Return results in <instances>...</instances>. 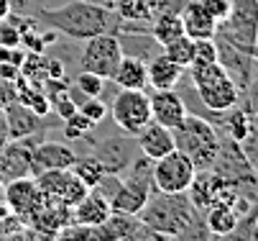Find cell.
Wrapping results in <instances>:
<instances>
[{"label": "cell", "mask_w": 258, "mask_h": 241, "mask_svg": "<svg viewBox=\"0 0 258 241\" xmlns=\"http://www.w3.org/2000/svg\"><path fill=\"white\" fill-rule=\"evenodd\" d=\"M72 172L87 185V187H97L100 185V180L107 175V172L102 169V164L95 159V154H90V157H77V162H75V167H72Z\"/></svg>", "instance_id": "cell-27"}, {"label": "cell", "mask_w": 258, "mask_h": 241, "mask_svg": "<svg viewBox=\"0 0 258 241\" xmlns=\"http://www.w3.org/2000/svg\"><path fill=\"white\" fill-rule=\"evenodd\" d=\"M113 208H110V198L97 190V187H90L87 195L75 205V211H72V223H87V226H97L102 221L110 218Z\"/></svg>", "instance_id": "cell-18"}, {"label": "cell", "mask_w": 258, "mask_h": 241, "mask_svg": "<svg viewBox=\"0 0 258 241\" xmlns=\"http://www.w3.org/2000/svg\"><path fill=\"white\" fill-rule=\"evenodd\" d=\"M151 167L154 162L149 157H136L131 162V175L125 180L118 182L115 192L110 195V208L115 213H125V216H138L141 208L149 198L154 195V177H151Z\"/></svg>", "instance_id": "cell-5"}, {"label": "cell", "mask_w": 258, "mask_h": 241, "mask_svg": "<svg viewBox=\"0 0 258 241\" xmlns=\"http://www.w3.org/2000/svg\"><path fill=\"white\" fill-rule=\"evenodd\" d=\"M215 36L253 54L258 46V0H230V13L217 23Z\"/></svg>", "instance_id": "cell-6"}, {"label": "cell", "mask_w": 258, "mask_h": 241, "mask_svg": "<svg viewBox=\"0 0 258 241\" xmlns=\"http://www.w3.org/2000/svg\"><path fill=\"white\" fill-rule=\"evenodd\" d=\"M174 147L189 157L197 169H210L220 152V133L205 116L187 113V118L174 128Z\"/></svg>", "instance_id": "cell-4"}, {"label": "cell", "mask_w": 258, "mask_h": 241, "mask_svg": "<svg viewBox=\"0 0 258 241\" xmlns=\"http://www.w3.org/2000/svg\"><path fill=\"white\" fill-rule=\"evenodd\" d=\"M161 52L171 59V62H176L179 67H187L195 62V39H189L187 33H181L179 39H174V41H169L166 46H161Z\"/></svg>", "instance_id": "cell-26"}, {"label": "cell", "mask_w": 258, "mask_h": 241, "mask_svg": "<svg viewBox=\"0 0 258 241\" xmlns=\"http://www.w3.org/2000/svg\"><path fill=\"white\" fill-rule=\"evenodd\" d=\"M11 13H13V3H11V0H0V21L8 18Z\"/></svg>", "instance_id": "cell-39"}, {"label": "cell", "mask_w": 258, "mask_h": 241, "mask_svg": "<svg viewBox=\"0 0 258 241\" xmlns=\"http://www.w3.org/2000/svg\"><path fill=\"white\" fill-rule=\"evenodd\" d=\"M149 103H151V121H156V123H161L171 131L189 113L187 100H184L174 87L171 90H156L154 95H149Z\"/></svg>", "instance_id": "cell-15"}, {"label": "cell", "mask_w": 258, "mask_h": 241, "mask_svg": "<svg viewBox=\"0 0 258 241\" xmlns=\"http://www.w3.org/2000/svg\"><path fill=\"white\" fill-rule=\"evenodd\" d=\"M3 200L21 221H31L36 216V211L44 205V192L39 190L33 177H21V180H13L6 185Z\"/></svg>", "instance_id": "cell-12"}, {"label": "cell", "mask_w": 258, "mask_h": 241, "mask_svg": "<svg viewBox=\"0 0 258 241\" xmlns=\"http://www.w3.org/2000/svg\"><path fill=\"white\" fill-rule=\"evenodd\" d=\"M123 59V46L115 33H97L85 41V52L80 57V70L95 72L102 80H113L118 64Z\"/></svg>", "instance_id": "cell-7"}, {"label": "cell", "mask_w": 258, "mask_h": 241, "mask_svg": "<svg viewBox=\"0 0 258 241\" xmlns=\"http://www.w3.org/2000/svg\"><path fill=\"white\" fill-rule=\"evenodd\" d=\"M113 82L120 90H146L149 85V70H146V59L123 54L118 70L113 75Z\"/></svg>", "instance_id": "cell-23"}, {"label": "cell", "mask_w": 258, "mask_h": 241, "mask_svg": "<svg viewBox=\"0 0 258 241\" xmlns=\"http://www.w3.org/2000/svg\"><path fill=\"white\" fill-rule=\"evenodd\" d=\"M6 126H8V139H26L33 136L41 128V116H36L31 108H26L23 103H11L8 108H3Z\"/></svg>", "instance_id": "cell-22"}, {"label": "cell", "mask_w": 258, "mask_h": 241, "mask_svg": "<svg viewBox=\"0 0 258 241\" xmlns=\"http://www.w3.org/2000/svg\"><path fill=\"white\" fill-rule=\"evenodd\" d=\"M3 192H6V187H3V182H0V200H3Z\"/></svg>", "instance_id": "cell-41"}, {"label": "cell", "mask_w": 258, "mask_h": 241, "mask_svg": "<svg viewBox=\"0 0 258 241\" xmlns=\"http://www.w3.org/2000/svg\"><path fill=\"white\" fill-rule=\"evenodd\" d=\"M133 136H113V139H105L95 147V159L102 164V169L107 175H123L131 167L133 157Z\"/></svg>", "instance_id": "cell-14"}, {"label": "cell", "mask_w": 258, "mask_h": 241, "mask_svg": "<svg viewBox=\"0 0 258 241\" xmlns=\"http://www.w3.org/2000/svg\"><path fill=\"white\" fill-rule=\"evenodd\" d=\"M92 128H95V123H92L87 116H82V113L77 111L75 116H69V118H67L64 136H67V139H85V136L92 133Z\"/></svg>", "instance_id": "cell-30"}, {"label": "cell", "mask_w": 258, "mask_h": 241, "mask_svg": "<svg viewBox=\"0 0 258 241\" xmlns=\"http://www.w3.org/2000/svg\"><path fill=\"white\" fill-rule=\"evenodd\" d=\"M75 162H77V154L67 144L41 141L33 147V154H31V177L41 175V172H49V169H72Z\"/></svg>", "instance_id": "cell-16"}, {"label": "cell", "mask_w": 258, "mask_h": 241, "mask_svg": "<svg viewBox=\"0 0 258 241\" xmlns=\"http://www.w3.org/2000/svg\"><path fill=\"white\" fill-rule=\"evenodd\" d=\"M195 175H197V167L189 162V157H184L176 149L169 152L166 157L156 159L151 167L154 190H159V192H187Z\"/></svg>", "instance_id": "cell-9"}, {"label": "cell", "mask_w": 258, "mask_h": 241, "mask_svg": "<svg viewBox=\"0 0 258 241\" xmlns=\"http://www.w3.org/2000/svg\"><path fill=\"white\" fill-rule=\"evenodd\" d=\"M33 180L39 185V190L44 192V198L59 200V203L69 205V208H75L90 190L72 169H49V172L36 175Z\"/></svg>", "instance_id": "cell-10"}, {"label": "cell", "mask_w": 258, "mask_h": 241, "mask_svg": "<svg viewBox=\"0 0 258 241\" xmlns=\"http://www.w3.org/2000/svg\"><path fill=\"white\" fill-rule=\"evenodd\" d=\"M146 3H149L151 18H156L161 13H181L189 0H146Z\"/></svg>", "instance_id": "cell-34"}, {"label": "cell", "mask_w": 258, "mask_h": 241, "mask_svg": "<svg viewBox=\"0 0 258 241\" xmlns=\"http://www.w3.org/2000/svg\"><path fill=\"white\" fill-rule=\"evenodd\" d=\"M44 72H46V82H59L67 77V70H64V64L54 57H44Z\"/></svg>", "instance_id": "cell-38"}, {"label": "cell", "mask_w": 258, "mask_h": 241, "mask_svg": "<svg viewBox=\"0 0 258 241\" xmlns=\"http://www.w3.org/2000/svg\"><path fill=\"white\" fill-rule=\"evenodd\" d=\"M0 46H21V28L13 16L0 21Z\"/></svg>", "instance_id": "cell-33"}, {"label": "cell", "mask_w": 258, "mask_h": 241, "mask_svg": "<svg viewBox=\"0 0 258 241\" xmlns=\"http://www.w3.org/2000/svg\"><path fill=\"white\" fill-rule=\"evenodd\" d=\"M189 77L195 95L202 100V106L212 113H228L238 106L240 90L230 80V75L223 70L220 62H192Z\"/></svg>", "instance_id": "cell-3"}, {"label": "cell", "mask_w": 258, "mask_h": 241, "mask_svg": "<svg viewBox=\"0 0 258 241\" xmlns=\"http://www.w3.org/2000/svg\"><path fill=\"white\" fill-rule=\"evenodd\" d=\"M136 147H138V152L143 157H149L151 162H156V159H161V157H166L169 152L176 149L174 147V131L161 126V123H156V121H149L141 128V133L136 136Z\"/></svg>", "instance_id": "cell-17"}, {"label": "cell", "mask_w": 258, "mask_h": 241, "mask_svg": "<svg viewBox=\"0 0 258 241\" xmlns=\"http://www.w3.org/2000/svg\"><path fill=\"white\" fill-rule=\"evenodd\" d=\"M253 57H255V62H258V46H255V52H253Z\"/></svg>", "instance_id": "cell-42"}, {"label": "cell", "mask_w": 258, "mask_h": 241, "mask_svg": "<svg viewBox=\"0 0 258 241\" xmlns=\"http://www.w3.org/2000/svg\"><path fill=\"white\" fill-rule=\"evenodd\" d=\"M36 141L31 136L26 139H13L11 144L6 141L0 149V180L13 182L21 177H31V154H33Z\"/></svg>", "instance_id": "cell-13"}, {"label": "cell", "mask_w": 258, "mask_h": 241, "mask_svg": "<svg viewBox=\"0 0 258 241\" xmlns=\"http://www.w3.org/2000/svg\"><path fill=\"white\" fill-rule=\"evenodd\" d=\"M205 226H207L210 236H225V233H230L240 226V213L230 203L217 200L205 211Z\"/></svg>", "instance_id": "cell-24"}, {"label": "cell", "mask_w": 258, "mask_h": 241, "mask_svg": "<svg viewBox=\"0 0 258 241\" xmlns=\"http://www.w3.org/2000/svg\"><path fill=\"white\" fill-rule=\"evenodd\" d=\"M75 87H77L85 98H100L102 90H105V80H102L100 75H95V72L80 70V75H77V80H75Z\"/></svg>", "instance_id": "cell-29"}, {"label": "cell", "mask_w": 258, "mask_h": 241, "mask_svg": "<svg viewBox=\"0 0 258 241\" xmlns=\"http://www.w3.org/2000/svg\"><path fill=\"white\" fill-rule=\"evenodd\" d=\"M146 70H149V85L154 90H171L184 77V67L171 62L164 52L154 54L149 62H146Z\"/></svg>", "instance_id": "cell-20"}, {"label": "cell", "mask_w": 258, "mask_h": 241, "mask_svg": "<svg viewBox=\"0 0 258 241\" xmlns=\"http://www.w3.org/2000/svg\"><path fill=\"white\" fill-rule=\"evenodd\" d=\"M215 44H217V62L223 64V70L230 75V80L238 85L240 92L250 90L253 85V64H255V57L225 39L215 36Z\"/></svg>", "instance_id": "cell-11"}, {"label": "cell", "mask_w": 258, "mask_h": 241, "mask_svg": "<svg viewBox=\"0 0 258 241\" xmlns=\"http://www.w3.org/2000/svg\"><path fill=\"white\" fill-rule=\"evenodd\" d=\"M33 18L39 26L54 28L56 33L80 41H87L97 33H113L118 23V16L110 8L90 0H69L59 8H39Z\"/></svg>", "instance_id": "cell-1"}, {"label": "cell", "mask_w": 258, "mask_h": 241, "mask_svg": "<svg viewBox=\"0 0 258 241\" xmlns=\"http://www.w3.org/2000/svg\"><path fill=\"white\" fill-rule=\"evenodd\" d=\"M181 26L189 39H215L217 21L200 6V0H189L181 11Z\"/></svg>", "instance_id": "cell-21"}, {"label": "cell", "mask_w": 258, "mask_h": 241, "mask_svg": "<svg viewBox=\"0 0 258 241\" xmlns=\"http://www.w3.org/2000/svg\"><path fill=\"white\" fill-rule=\"evenodd\" d=\"M136 218L146 228L171 238L197 218V208L192 205L187 192H159L156 190Z\"/></svg>", "instance_id": "cell-2"}, {"label": "cell", "mask_w": 258, "mask_h": 241, "mask_svg": "<svg viewBox=\"0 0 258 241\" xmlns=\"http://www.w3.org/2000/svg\"><path fill=\"white\" fill-rule=\"evenodd\" d=\"M200 6L217 21V23H223L230 13V0H200Z\"/></svg>", "instance_id": "cell-36"}, {"label": "cell", "mask_w": 258, "mask_h": 241, "mask_svg": "<svg viewBox=\"0 0 258 241\" xmlns=\"http://www.w3.org/2000/svg\"><path fill=\"white\" fill-rule=\"evenodd\" d=\"M18 100V80H6L0 77V111L8 108L11 103Z\"/></svg>", "instance_id": "cell-37"}, {"label": "cell", "mask_w": 258, "mask_h": 241, "mask_svg": "<svg viewBox=\"0 0 258 241\" xmlns=\"http://www.w3.org/2000/svg\"><path fill=\"white\" fill-rule=\"evenodd\" d=\"M223 187H225V182L220 180L217 172H212V169H197V175H195L187 195H189V200H192V205H195L197 211H207L212 203H217Z\"/></svg>", "instance_id": "cell-19"}, {"label": "cell", "mask_w": 258, "mask_h": 241, "mask_svg": "<svg viewBox=\"0 0 258 241\" xmlns=\"http://www.w3.org/2000/svg\"><path fill=\"white\" fill-rule=\"evenodd\" d=\"M77 111H80L82 116H87L95 126H97L100 121H105V116H107V106H105L100 98H85L80 106H77Z\"/></svg>", "instance_id": "cell-32"}, {"label": "cell", "mask_w": 258, "mask_h": 241, "mask_svg": "<svg viewBox=\"0 0 258 241\" xmlns=\"http://www.w3.org/2000/svg\"><path fill=\"white\" fill-rule=\"evenodd\" d=\"M115 16L123 21H141V23H151L149 3L146 0H118L115 3Z\"/></svg>", "instance_id": "cell-28"}, {"label": "cell", "mask_w": 258, "mask_h": 241, "mask_svg": "<svg viewBox=\"0 0 258 241\" xmlns=\"http://www.w3.org/2000/svg\"><path fill=\"white\" fill-rule=\"evenodd\" d=\"M195 62H217L215 39H197L195 41Z\"/></svg>", "instance_id": "cell-35"}, {"label": "cell", "mask_w": 258, "mask_h": 241, "mask_svg": "<svg viewBox=\"0 0 258 241\" xmlns=\"http://www.w3.org/2000/svg\"><path fill=\"white\" fill-rule=\"evenodd\" d=\"M110 116L123 133L138 136L141 128L151 121V103L146 90H118L110 106Z\"/></svg>", "instance_id": "cell-8"}, {"label": "cell", "mask_w": 258, "mask_h": 241, "mask_svg": "<svg viewBox=\"0 0 258 241\" xmlns=\"http://www.w3.org/2000/svg\"><path fill=\"white\" fill-rule=\"evenodd\" d=\"M149 33H151V39H154L159 46H166L169 41L179 39L181 33H184L181 13H161V16L151 18V23H149Z\"/></svg>", "instance_id": "cell-25"}, {"label": "cell", "mask_w": 258, "mask_h": 241, "mask_svg": "<svg viewBox=\"0 0 258 241\" xmlns=\"http://www.w3.org/2000/svg\"><path fill=\"white\" fill-rule=\"evenodd\" d=\"M171 241H210V231L205 226V218H195L184 231H179L176 236H171Z\"/></svg>", "instance_id": "cell-31"}, {"label": "cell", "mask_w": 258, "mask_h": 241, "mask_svg": "<svg viewBox=\"0 0 258 241\" xmlns=\"http://www.w3.org/2000/svg\"><path fill=\"white\" fill-rule=\"evenodd\" d=\"M115 3H118V0H102L100 6H105V8H110V11H113V8H115Z\"/></svg>", "instance_id": "cell-40"}]
</instances>
